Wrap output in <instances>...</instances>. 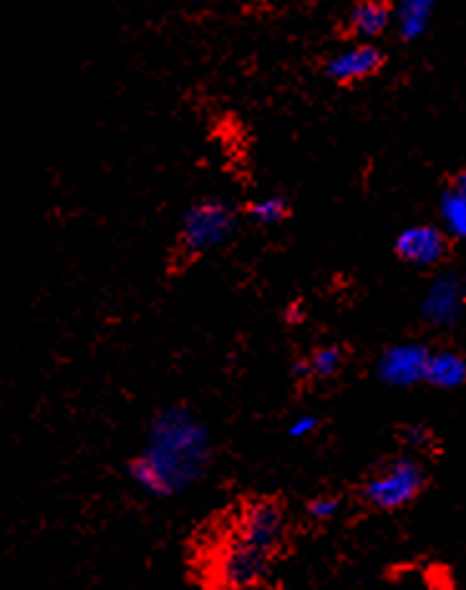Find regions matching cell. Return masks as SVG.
Returning a JSON list of instances; mask_svg holds the SVG:
<instances>
[{"label": "cell", "mask_w": 466, "mask_h": 590, "mask_svg": "<svg viewBox=\"0 0 466 590\" xmlns=\"http://www.w3.org/2000/svg\"><path fill=\"white\" fill-rule=\"evenodd\" d=\"M210 464V434L184 406H169L154 417L149 444L131 459L129 475L149 495L169 497L197 482Z\"/></svg>", "instance_id": "obj_1"}, {"label": "cell", "mask_w": 466, "mask_h": 590, "mask_svg": "<svg viewBox=\"0 0 466 590\" xmlns=\"http://www.w3.org/2000/svg\"><path fill=\"white\" fill-rule=\"evenodd\" d=\"M424 464L411 457H393L371 472L361 485V500L381 512L401 510L426 490Z\"/></svg>", "instance_id": "obj_2"}, {"label": "cell", "mask_w": 466, "mask_h": 590, "mask_svg": "<svg viewBox=\"0 0 466 590\" xmlns=\"http://www.w3.org/2000/svg\"><path fill=\"white\" fill-rule=\"evenodd\" d=\"M235 230V212L220 200H199L184 212L179 230V250L184 258L194 260L199 255L220 248Z\"/></svg>", "instance_id": "obj_3"}, {"label": "cell", "mask_w": 466, "mask_h": 590, "mask_svg": "<svg viewBox=\"0 0 466 590\" xmlns=\"http://www.w3.org/2000/svg\"><path fill=\"white\" fill-rule=\"evenodd\" d=\"M285 533H288L285 507L273 497H257L240 507L232 538L273 558L283 548Z\"/></svg>", "instance_id": "obj_4"}, {"label": "cell", "mask_w": 466, "mask_h": 590, "mask_svg": "<svg viewBox=\"0 0 466 590\" xmlns=\"http://www.w3.org/2000/svg\"><path fill=\"white\" fill-rule=\"evenodd\" d=\"M273 558L230 535L227 543L212 558L210 585H235V588H260L270 575Z\"/></svg>", "instance_id": "obj_5"}, {"label": "cell", "mask_w": 466, "mask_h": 590, "mask_svg": "<svg viewBox=\"0 0 466 590\" xmlns=\"http://www.w3.org/2000/svg\"><path fill=\"white\" fill-rule=\"evenodd\" d=\"M396 255L404 263L419 265V268H431V265L444 263L451 250V240L446 230H439L434 225H414L406 227L396 238L393 245Z\"/></svg>", "instance_id": "obj_6"}, {"label": "cell", "mask_w": 466, "mask_h": 590, "mask_svg": "<svg viewBox=\"0 0 466 590\" xmlns=\"http://www.w3.org/2000/svg\"><path fill=\"white\" fill-rule=\"evenodd\" d=\"M383 64H386V56L381 48H376L373 43H361V46L346 48L330 58L325 64V74L336 84H358V81L376 76Z\"/></svg>", "instance_id": "obj_7"}, {"label": "cell", "mask_w": 466, "mask_h": 590, "mask_svg": "<svg viewBox=\"0 0 466 590\" xmlns=\"http://www.w3.org/2000/svg\"><path fill=\"white\" fill-rule=\"evenodd\" d=\"M429 351L421 346L388 348L378 359V376L391 386H411L424 381Z\"/></svg>", "instance_id": "obj_8"}, {"label": "cell", "mask_w": 466, "mask_h": 590, "mask_svg": "<svg viewBox=\"0 0 466 590\" xmlns=\"http://www.w3.org/2000/svg\"><path fill=\"white\" fill-rule=\"evenodd\" d=\"M424 381L436 389H459L466 384V356L451 348L429 353Z\"/></svg>", "instance_id": "obj_9"}, {"label": "cell", "mask_w": 466, "mask_h": 590, "mask_svg": "<svg viewBox=\"0 0 466 590\" xmlns=\"http://www.w3.org/2000/svg\"><path fill=\"white\" fill-rule=\"evenodd\" d=\"M391 23V6L381 3V0H363L351 8V16H348V28H351L356 36L363 38H376Z\"/></svg>", "instance_id": "obj_10"}, {"label": "cell", "mask_w": 466, "mask_h": 590, "mask_svg": "<svg viewBox=\"0 0 466 590\" xmlns=\"http://www.w3.org/2000/svg\"><path fill=\"white\" fill-rule=\"evenodd\" d=\"M429 13H431L429 3H401L396 11L398 31H401V36H404L406 41L419 38L421 33H424L426 23H429Z\"/></svg>", "instance_id": "obj_11"}, {"label": "cell", "mask_w": 466, "mask_h": 590, "mask_svg": "<svg viewBox=\"0 0 466 590\" xmlns=\"http://www.w3.org/2000/svg\"><path fill=\"white\" fill-rule=\"evenodd\" d=\"M441 217H444L446 235L451 238H466V197L451 190L441 200Z\"/></svg>", "instance_id": "obj_12"}, {"label": "cell", "mask_w": 466, "mask_h": 590, "mask_svg": "<svg viewBox=\"0 0 466 590\" xmlns=\"http://www.w3.org/2000/svg\"><path fill=\"white\" fill-rule=\"evenodd\" d=\"M310 374L315 379H333L343 366V348L341 346H323L308 359Z\"/></svg>", "instance_id": "obj_13"}, {"label": "cell", "mask_w": 466, "mask_h": 590, "mask_svg": "<svg viewBox=\"0 0 466 590\" xmlns=\"http://www.w3.org/2000/svg\"><path fill=\"white\" fill-rule=\"evenodd\" d=\"M247 212L255 222L260 225H275V222L285 220L288 217V202L283 197H265V200H257L252 205H247Z\"/></svg>", "instance_id": "obj_14"}, {"label": "cell", "mask_w": 466, "mask_h": 590, "mask_svg": "<svg viewBox=\"0 0 466 590\" xmlns=\"http://www.w3.org/2000/svg\"><path fill=\"white\" fill-rule=\"evenodd\" d=\"M456 306H459V293L454 290V285L441 283L439 288L431 293V301L429 306H426V313H429V318H449Z\"/></svg>", "instance_id": "obj_15"}, {"label": "cell", "mask_w": 466, "mask_h": 590, "mask_svg": "<svg viewBox=\"0 0 466 590\" xmlns=\"http://www.w3.org/2000/svg\"><path fill=\"white\" fill-rule=\"evenodd\" d=\"M338 510H341V500L333 495H318L308 502V515L320 522L330 520V517L336 515Z\"/></svg>", "instance_id": "obj_16"}, {"label": "cell", "mask_w": 466, "mask_h": 590, "mask_svg": "<svg viewBox=\"0 0 466 590\" xmlns=\"http://www.w3.org/2000/svg\"><path fill=\"white\" fill-rule=\"evenodd\" d=\"M401 439L416 449H429L431 444H434V434H431V429L424 427V424H406V427L401 429Z\"/></svg>", "instance_id": "obj_17"}, {"label": "cell", "mask_w": 466, "mask_h": 590, "mask_svg": "<svg viewBox=\"0 0 466 590\" xmlns=\"http://www.w3.org/2000/svg\"><path fill=\"white\" fill-rule=\"evenodd\" d=\"M318 424V417H313V414H300V417H295L293 422H290L288 434L293 439H303L308 437V434H313L315 429H318Z\"/></svg>", "instance_id": "obj_18"}, {"label": "cell", "mask_w": 466, "mask_h": 590, "mask_svg": "<svg viewBox=\"0 0 466 590\" xmlns=\"http://www.w3.org/2000/svg\"><path fill=\"white\" fill-rule=\"evenodd\" d=\"M285 318H288V323H293V326H298V323H303L305 313H303V306L300 303H290L288 311H285Z\"/></svg>", "instance_id": "obj_19"}, {"label": "cell", "mask_w": 466, "mask_h": 590, "mask_svg": "<svg viewBox=\"0 0 466 590\" xmlns=\"http://www.w3.org/2000/svg\"><path fill=\"white\" fill-rule=\"evenodd\" d=\"M293 376L298 381H303V379H310V364H308V359H303V361H295V366H293Z\"/></svg>", "instance_id": "obj_20"}, {"label": "cell", "mask_w": 466, "mask_h": 590, "mask_svg": "<svg viewBox=\"0 0 466 590\" xmlns=\"http://www.w3.org/2000/svg\"><path fill=\"white\" fill-rule=\"evenodd\" d=\"M454 190L459 192V195L466 197V169H461L459 174H456V182H454Z\"/></svg>", "instance_id": "obj_21"}, {"label": "cell", "mask_w": 466, "mask_h": 590, "mask_svg": "<svg viewBox=\"0 0 466 590\" xmlns=\"http://www.w3.org/2000/svg\"><path fill=\"white\" fill-rule=\"evenodd\" d=\"M207 590H265V585H260V588H235V585H210Z\"/></svg>", "instance_id": "obj_22"}]
</instances>
